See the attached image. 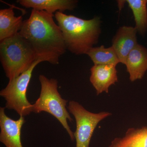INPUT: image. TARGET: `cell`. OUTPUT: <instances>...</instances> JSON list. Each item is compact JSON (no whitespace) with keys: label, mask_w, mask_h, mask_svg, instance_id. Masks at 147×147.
<instances>
[{"label":"cell","mask_w":147,"mask_h":147,"mask_svg":"<svg viewBox=\"0 0 147 147\" xmlns=\"http://www.w3.org/2000/svg\"><path fill=\"white\" fill-rule=\"evenodd\" d=\"M132 10L137 32L144 36L147 32V0H127Z\"/></svg>","instance_id":"15"},{"label":"cell","mask_w":147,"mask_h":147,"mask_svg":"<svg viewBox=\"0 0 147 147\" xmlns=\"http://www.w3.org/2000/svg\"><path fill=\"white\" fill-rule=\"evenodd\" d=\"M23 16H16L13 7L0 10V41L19 33L23 25Z\"/></svg>","instance_id":"12"},{"label":"cell","mask_w":147,"mask_h":147,"mask_svg":"<svg viewBox=\"0 0 147 147\" xmlns=\"http://www.w3.org/2000/svg\"><path fill=\"white\" fill-rule=\"evenodd\" d=\"M108 147H147V126L128 129L123 137L115 138Z\"/></svg>","instance_id":"13"},{"label":"cell","mask_w":147,"mask_h":147,"mask_svg":"<svg viewBox=\"0 0 147 147\" xmlns=\"http://www.w3.org/2000/svg\"><path fill=\"white\" fill-rule=\"evenodd\" d=\"M87 55L94 65H114L117 66L120 61L115 51L112 46L105 47L102 45L91 48Z\"/></svg>","instance_id":"14"},{"label":"cell","mask_w":147,"mask_h":147,"mask_svg":"<svg viewBox=\"0 0 147 147\" xmlns=\"http://www.w3.org/2000/svg\"><path fill=\"white\" fill-rule=\"evenodd\" d=\"M0 60L11 81L28 70L37 59L30 45L18 33L0 41Z\"/></svg>","instance_id":"3"},{"label":"cell","mask_w":147,"mask_h":147,"mask_svg":"<svg viewBox=\"0 0 147 147\" xmlns=\"http://www.w3.org/2000/svg\"><path fill=\"white\" fill-rule=\"evenodd\" d=\"M42 62L36 60L28 70L9 81L6 87L1 91L0 95L6 101L5 108L14 110L20 117H26L32 112V104L27 99V91L34 69Z\"/></svg>","instance_id":"5"},{"label":"cell","mask_w":147,"mask_h":147,"mask_svg":"<svg viewBox=\"0 0 147 147\" xmlns=\"http://www.w3.org/2000/svg\"><path fill=\"white\" fill-rule=\"evenodd\" d=\"M76 0H19L18 3L27 8L44 11L54 14V13L66 10H72L76 7Z\"/></svg>","instance_id":"11"},{"label":"cell","mask_w":147,"mask_h":147,"mask_svg":"<svg viewBox=\"0 0 147 147\" xmlns=\"http://www.w3.org/2000/svg\"><path fill=\"white\" fill-rule=\"evenodd\" d=\"M5 107L0 108V142L6 147H23L21 129L25 123L24 117L14 120L6 115Z\"/></svg>","instance_id":"7"},{"label":"cell","mask_w":147,"mask_h":147,"mask_svg":"<svg viewBox=\"0 0 147 147\" xmlns=\"http://www.w3.org/2000/svg\"><path fill=\"white\" fill-rule=\"evenodd\" d=\"M39 80L41 86L40 94L32 104V112H45L51 114L61 124L71 140L74 141V134L67 122V120L72 122L73 119L66 109L68 101L62 98L58 91L57 80L48 79L42 74L39 75Z\"/></svg>","instance_id":"4"},{"label":"cell","mask_w":147,"mask_h":147,"mask_svg":"<svg viewBox=\"0 0 147 147\" xmlns=\"http://www.w3.org/2000/svg\"><path fill=\"white\" fill-rule=\"evenodd\" d=\"M54 16L44 11L32 9L29 18L24 21L19 33L32 47L37 60L57 65L67 48Z\"/></svg>","instance_id":"1"},{"label":"cell","mask_w":147,"mask_h":147,"mask_svg":"<svg viewBox=\"0 0 147 147\" xmlns=\"http://www.w3.org/2000/svg\"><path fill=\"white\" fill-rule=\"evenodd\" d=\"M55 17L59 27L67 50L75 55L86 54L97 43L101 33L100 18L85 20L57 11Z\"/></svg>","instance_id":"2"},{"label":"cell","mask_w":147,"mask_h":147,"mask_svg":"<svg viewBox=\"0 0 147 147\" xmlns=\"http://www.w3.org/2000/svg\"><path fill=\"white\" fill-rule=\"evenodd\" d=\"M90 72V82L97 95L103 92L108 93L109 88L118 82L117 71L114 65H94Z\"/></svg>","instance_id":"9"},{"label":"cell","mask_w":147,"mask_h":147,"mask_svg":"<svg viewBox=\"0 0 147 147\" xmlns=\"http://www.w3.org/2000/svg\"><path fill=\"white\" fill-rule=\"evenodd\" d=\"M125 65L131 82L142 79L147 71V48L138 44L129 54Z\"/></svg>","instance_id":"10"},{"label":"cell","mask_w":147,"mask_h":147,"mask_svg":"<svg viewBox=\"0 0 147 147\" xmlns=\"http://www.w3.org/2000/svg\"><path fill=\"white\" fill-rule=\"evenodd\" d=\"M67 108L76 121V131L74 132L76 147H90L91 139L98 124L111 116L112 113L108 112L91 113L74 100L69 101Z\"/></svg>","instance_id":"6"},{"label":"cell","mask_w":147,"mask_h":147,"mask_svg":"<svg viewBox=\"0 0 147 147\" xmlns=\"http://www.w3.org/2000/svg\"><path fill=\"white\" fill-rule=\"evenodd\" d=\"M117 1L118 3L119 8L120 10H121L122 8L123 7L124 3L126 2V1Z\"/></svg>","instance_id":"16"},{"label":"cell","mask_w":147,"mask_h":147,"mask_svg":"<svg viewBox=\"0 0 147 147\" xmlns=\"http://www.w3.org/2000/svg\"><path fill=\"white\" fill-rule=\"evenodd\" d=\"M137 29L131 26L119 28L112 40V47L115 51L121 63L125 65L127 56L139 43Z\"/></svg>","instance_id":"8"}]
</instances>
